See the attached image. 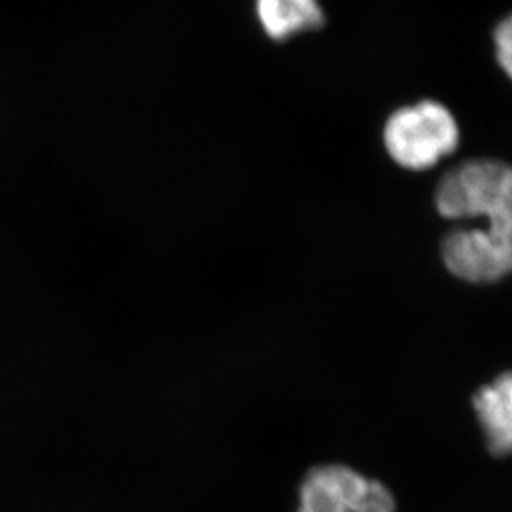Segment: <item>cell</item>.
<instances>
[{
	"mask_svg": "<svg viewBox=\"0 0 512 512\" xmlns=\"http://www.w3.org/2000/svg\"><path fill=\"white\" fill-rule=\"evenodd\" d=\"M298 512H396L384 484L341 464H323L301 481Z\"/></svg>",
	"mask_w": 512,
	"mask_h": 512,
	"instance_id": "3",
	"label": "cell"
},
{
	"mask_svg": "<svg viewBox=\"0 0 512 512\" xmlns=\"http://www.w3.org/2000/svg\"><path fill=\"white\" fill-rule=\"evenodd\" d=\"M473 406L491 454L498 458L512 456V371L479 389Z\"/></svg>",
	"mask_w": 512,
	"mask_h": 512,
	"instance_id": "4",
	"label": "cell"
},
{
	"mask_svg": "<svg viewBox=\"0 0 512 512\" xmlns=\"http://www.w3.org/2000/svg\"><path fill=\"white\" fill-rule=\"evenodd\" d=\"M434 202L444 218L486 223L443 238L444 265L456 278L493 283L512 273V165L489 158L461 163L439 182Z\"/></svg>",
	"mask_w": 512,
	"mask_h": 512,
	"instance_id": "1",
	"label": "cell"
},
{
	"mask_svg": "<svg viewBox=\"0 0 512 512\" xmlns=\"http://www.w3.org/2000/svg\"><path fill=\"white\" fill-rule=\"evenodd\" d=\"M494 42H496L499 65L512 79V15L506 17L498 25L496 34H494Z\"/></svg>",
	"mask_w": 512,
	"mask_h": 512,
	"instance_id": "6",
	"label": "cell"
},
{
	"mask_svg": "<svg viewBox=\"0 0 512 512\" xmlns=\"http://www.w3.org/2000/svg\"><path fill=\"white\" fill-rule=\"evenodd\" d=\"M255 7L261 27L275 40L320 29L325 22L320 0H255Z\"/></svg>",
	"mask_w": 512,
	"mask_h": 512,
	"instance_id": "5",
	"label": "cell"
},
{
	"mask_svg": "<svg viewBox=\"0 0 512 512\" xmlns=\"http://www.w3.org/2000/svg\"><path fill=\"white\" fill-rule=\"evenodd\" d=\"M459 128L444 105L423 100L394 112L384 127V145L394 162L426 170L458 147Z\"/></svg>",
	"mask_w": 512,
	"mask_h": 512,
	"instance_id": "2",
	"label": "cell"
}]
</instances>
